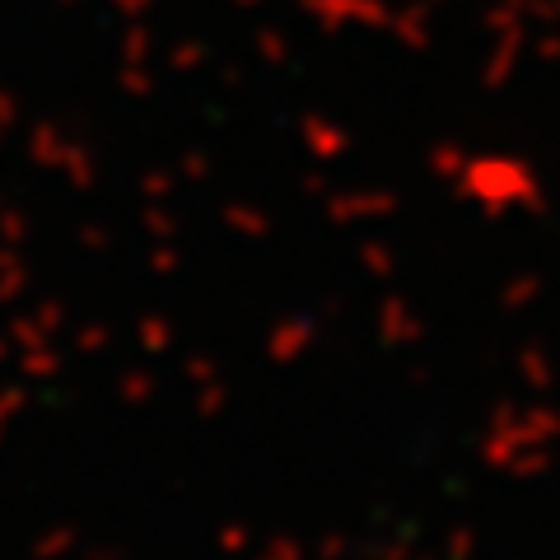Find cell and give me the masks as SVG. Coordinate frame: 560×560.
Masks as SVG:
<instances>
[{
    "instance_id": "1",
    "label": "cell",
    "mask_w": 560,
    "mask_h": 560,
    "mask_svg": "<svg viewBox=\"0 0 560 560\" xmlns=\"http://www.w3.org/2000/svg\"><path fill=\"white\" fill-rule=\"evenodd\" d=\"M448 187L458 191L467 206L486 210V215H510L537 201L541 178L533 160L510 150H477V154H458L448 168Z\"/></svg>"
}]
</instances>
